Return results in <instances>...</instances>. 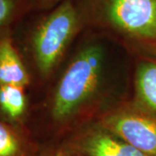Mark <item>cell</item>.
I'll list each match as a JSON object with an SVG mask.
<instances>
[{
	"label": "cell",
	"instance_id": "obj_3",
	"mask_svg": "<svg viewBox=\"0 0 156 156\" xmlns=\"http://www.w3.org/2000/svg\"><path fill=\"white\" fill-rule=\"evenodd\" d=\"M81 20L77 5L72 0H64L37 24L31 36V46L42 76L46 77L53 71L77 32Z\"/></svg>",
	"mask_w": 156,
	"mask_h": 156
},
{
	"label": "cell",
	"instance_id": "obj_2",
	"mask_svg": "<svg viewBox=\"0 0 156 156\" xmlns=\"http://www.w3.org/2000/svg\"><path fill=\"white\" fill-rule=\"evenodd\" d=\"M85 13L96 23L129 38L156 44V0H83Z\"/></svg>",
	"mask_w": 156,
	"mask_h": 156
},
{
	"label": "cell",
	"instance_id": "obj_8",
	"mask_svg": "<svg viewBox=\"0 0 156 156\" xmlns=\"http://www.w3.org/2000/svg\"><path fill=\"white\" fill-rule=\"evenodd\" d=\"M0 156H33L25 137L14 127L1 120Z\"/></svg>",
	"mask_w": 156,
	"mask_h": 156
},
{
	"label": "cell",
	"instance_id": "obj_9",
	"mask_svg": "<svg viewBox=\"0 0 156 156\" xmlns=\"http://www.w3.org/2000/svg\"><path fill=\"white\" fill-rule=\"evenodd\" d=\"M0 109L9 120L21 119L26 109V97L23 87L0 85Z\"/></svg>",
	"mask_w": 156,
	"mask_h": 156
},
{
	"label": "cell",
	"instance_id": "obj_12",
	"mask_svg": "<svg viewBox=\"0 0 156 156\" xmlns=\"http://www.w3.org/2000/svg\"><path fill=\"white\" fill-rule=\"evenodd\" d=\"M38 156H86L75 152V151L69 150H57V151H50V152H45L44 154H41Z\"/></svg>",
	"mask_w": 156,
	"mask_h": 156
},
{
	"label": "cell",
	"instance_id": "obj_5",
	"mask_svg": "<svg viewBox=\"0 0 156 156\" xmlns=\"http://www.w3.org/2000/svg\"><path fill=\"white\" fill-rule=\"evenodd\" d=\"M71 148L86 156H147L101 125L77 135Z\"/></svg>",
	"mask_w": 156,
	"mask_h": 156
},
{
	"label": "cell",
	"instance_id": "obj_7",
	"mask_svg": "<svg viewBox=\"0 0 156 156\" xmlns=\"http://www.w3.org/2000/svg\"><path fill=\"white\" fill-rule=\"evenodd\" d=\"M135 87L140 107L156 115V62H144L136 73Z\"/></svg>",
	"mask_w": 156,
	"mask_h": 156
},
{
	"label": "cell",
	"instance_id": "obj_4",
	"mask_svg": "<svg viewBox=\"0 0 156 156\" xmlns=\"http://www.w3.org/2000/svg\"><path fill=\"white\" fill-rule=\"evenodd\" d=\"M100 125L147 156H156L155 114L143 108L115 112Z\"/></svg>",
	"mask_w": 156,
	"mask_h": 156
},
{
	"label": "cell",
	"instance_id": "obj_6",
	"mask_svg": "<svg viewBox=\"0 0 156 156\" xmlns=\"http://www.w3.org/2000/svg\"><path fill=\"white\" fill-rule=\"evenodd\" d=\"M29 75L22 59L8 37L0 39V85L25 87Z\"/></svg>",
	"mask_w": 156,
	"mask_h": 156
},
{
	"label": "cell",
	"instance_id": "obj_10",
	"mask_svg": "<svg viewBox=\"0 0 156 156\" xmlns=\"http://www.w3.org/2000/svg\"><path fill=\"white\" fill-rule=\"evenodd\" d=\"M20 5V0H0V32L14 20Z\"/></svg>",
	"mask_w": 156,
	"mask_h": 156
},
{
	"label": "cell",
	"instance_id": "obj_1",
	"mask_svg": "<svg viewBox=\"0 0 156 156\" xmlns=\"http://www.w3.org/2000/svg\"><path fill=\"white\" fill-rule=\"evenodd\" d=\"M103 53L98 45L83 49L62 74L51 108L53 119L64 122L83 106L100 83Z\"/></svg>",
	"mask_w": 156,
	"mask_h": 156
},
{
	"label": "cell",
	"instance_id": "obj_11",
	"mask_svg": "<svg viewBox=\"0 0 156 156\" xmlns=\"http://www.w3.org/2000/svg\"><path fill=\"white\" fill-rule=\"evenodd\" d=\"M30 4L33 7L40 8V9H47L51 6L58 5L64 0H30Z\"/></svg>",
	"mask_w": 156,
	"mask_h": 156
}]
</instances>
